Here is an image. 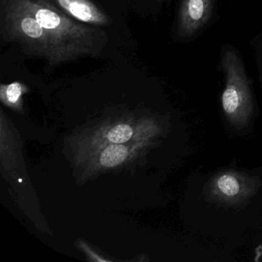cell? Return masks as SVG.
Here are the masks:
<instances>
[{
  "label": "cell",
  "mask_w": 262,
  "mask_h": 262,
  "mask_svg": "<svg viewBox=\"0 0 262 262\" xmlns=\"http://www.w3.org/2000/svg\"><path fill=\"white\" fill-rule=\"evenodd\" d=\"M258 65H259V72H260V74L262 75V55L260 57V60H259L258 62Z\"/></svg>",
  "instance_id": "cell-9"
},
{
  "label": "cell",
  "mask_w": 262,
  "mask_h": 262,
  "mask_svg": "<svg viewBox=\"0 0 262 262\" xmlns=\"http://www.w3.org/2000/svg\"><path fill=\"white\" fill-rule=\"evenodd\" d=\"M128 156V149L121 144L110 145L100 156V163L103 166L114 167L122 163Z\"/></svg>",
  "instance_id": "cell-5"
},
{
  "label": "cell",
  "mask_w": 262,
  "mask_h": 262,
  "mask_svg": "<svg viewBox=\"0 0 262 262\" xmlns=\"http://www.w3.org/2000/svg\"><path fill=\"white\" fill-rule=\"evenodd\" d=\"M214 0H182L178 18L177 35L188 39L199 33L211 19Z\"/></svg>",
  "instance_id": "cell-3"
},
{
  "label": "cell",
  "mask_w": 262,
  "mask_h": 262,
  "mask_svg": "<svg viewBox=\"0 0 262 262\" xmlns=\"http://www.w3.org/2000/svg\"><path fill=\"white\" fill-rule=\"evenodd\" d=\"M59 7L76 20L94 27H108L111 19L90 0H55Z\"/></svg>",
  "instance_id": "cell-4"
},
{
  "label": "cell",
  "mask_w": 262,
  "mask_h": 262,
  "mask_svg": "<svg viewBox=\"0 0 262 262\" xmlns=\"http://www.w3.org/2000/svg\"><path fill=\"white\" fill-rule=\"evenodd\" d=\"M41 26L51 42L56 66L85 57H97L108 42L98 27L78 22L54 4V0H16Z\"/></svg>",
  "instance_id": "cell-1"
},
{
  "label": "cell",
  "mask_w": 262,
  "mask_h": 262,
  "mask_svg": "<svg viewBox=\"0 0 262 262\" xmlns=\"http://www.w3.org/2000/svg\"><path fill=\"white\" fill-rule=\"evenodd\" d=\"M217 189L228 198L234 197L239 194L241 185L237 179L231 174L221 176L216 182Z\"/></svg>",
  "instance_id": "cell-7"
},
{
  "label": "cell",
  "mask_w": 262,
  "mask_h": 262,
  "mask_svg": "<svg viewBox=\"0 0 262 262\" xmlns=\"http://www.w3.org/2000/svg\"><path fill=\"white\" fill-rule=\"evenodd\" d=\"M133 135V129L130 125L121 124L113 127L108 134L107 139L113 144H123L128 142Z\"/></svg>",
  "instance_id": "cell-8"
},
{
  "label": "cell",
  "mask_w": 262,
  "mask_h": 262,
  "mask_svg": "<svg viewBox=\"0 0 262 262\" xmlns=\"http://www.w3.org/2000/svg\"><path fill=\"white\" fill-rule=\"evenodd\" d=\"M27 87L19 82H13L9 85H1V96L3 100L10 105H17L21 96L26 93Z\"/></svg>",
  "instance_id": "cell-6"
},
{
  "label": "cell",
  "mask_w": 262,
  "mask_h": 262,
  "mask_svg": "<svg viewBox=\"0 0 262 262\" xmlns=\"http://www.w3.org/2000/svg\"><path fill=\"white\" fill-rule=\"evenodd\" d=\"M222 70L225 79L224 111L231 118L244 117L251 108V95L245 67L234 47L225 46L222 50Z\"/></svg>",
  "instance_id": "cell-2"
}]
</instances>
